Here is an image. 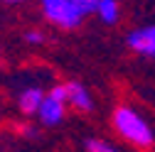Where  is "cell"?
Returning a JSON list of instances; mask_svg holds the SVG:
<instances>
[{
	"label": "cell",
	"instance_id": "8992f818",
	"mask_svg": "<svg viewBox=\"0 0 155 152\" xmlns=\"http://www.w3.org/2000/svg\"><path fill=\"white\" fill-rule=\"evenodd\" d=\"M42 101H45V91L37 88V86H30L17 96V108H20V113H25V116H37Z\"/></svg>",
	"mask_w": 155,
	"mask_h": 152
},
{
	"label": "cell",
	"instance_id": "7a4b0ae2",
	"mask_svg": "<svg viewBox=\"0 0 155 152\" xmlns=\"http://www.w3.org/2000/svg\"><path fill=\"white\" fill-rule=\"evenodd\" d=\"M40 8L47 22H52L59 30H76L86 17L76 0H40Z\"/></svg>",
	"mask_w": 155,
	"mask_h": 152
},
{
	"label": "cell",
	"instance_id": "3957f363",
	"mask_svg": "<svg viewBox=\"0 0 155 152\" xmlns=\"http://www.w3.org/2000/svg\"><path fill=\"white\" fill-rule=\"evenodd\" d=\"M67 91H64V84L62 86H54L52 91L45 93V101L40 106V110H37V118H40L42 125L47 128H54V125H59L67 116Z\"/></svg>",
	"mask_w": 155,
	"mask_h": 152
},
{
	"label": "cell",
	"instance_id": "277c9868",
	"mask_svg": "<svg viewBox=\"0 0 155 152\" xmlns=\"http://www.w3.org/2000/svg\"><path fill=\"white\" fill-rule=\"evenodd\" d=\"M128 47L148 59H155V25H143L128 34Z\"/></svg>",
	"mask_w": 155,
	"mask_h": 152
},
{
	"label": "cell",
	"instance_id": "52a82bcc",
	"mask_svg": "<svg viewBox=\"0 0 155 152\" xmlns=\"http://www.w3.org/2000/svg\"><path fill=\"white\" fill-rule=\"evenodd\" d=\"M94 15L99 17L104 25H116L121 20V3H118V0H99Z\"/></svg>",
	"mask_w": 155,
	"mask_h": 152
},
{
	"label": "cell",
	"instance_id": "6da1fadb",
	"mask_svg": "<svg viewBox=\"0 0 155 152\" xmlns=\"http://www.w3.org/2000/svg\"><path fill=\"white\" fill-rule=\"evenodd\" d=\"M113 128H116V132L126 140V142H130V145H135V147H153V142H155V132H153V128L143 120V116L138 110H133V108H128V106H118L116 108V113H113Z\"/></svg>",
	"mask_w": 155,
	"mask_h": 152
},
{
	"label": "cell",
	"instance_id": "30bf717a",
	"mask_svg": "<svg viewBox=\"0 0 155 152\" xmlns=\"http://www.w3.org/2000/svg\"><path fill=\"white\" fill-rule=\"evenodd\" d=\"M79 8L84 10V15H94L96 12V5H99V0H76Z\"/></svg>",
	"mask_w": 155,
	"mask_h": 152
},
{
	"label": "cell",
	"instance_id": "8fae6325",
	"mask_svg": "<svg viewBox=\"0 0 155 152\" xmlns=\"http://www.w3.org/2000/svg\"><path fill=\"white\" fill-rule=\"evenodd\" d=\"M3 3H10V5H15V3H25V0H3Z\"/></svg>",
	"mask_w": 155,
	"mask_h": 152
},
{
	"label": "cell",
	"instance_id": "5b68a950",
	"mask_svg": "<svg viewBox=\"0 0 155 152\" xmlns=\"http://www.w3.org/2000/svg\"><path fill=\"white\" fill-rule=\"evenodd\" d=\"M64 91H67V103L71 110H79V113H89L94 108V98L84 84L79 81H67L64 84Z\"/></svg>",
	"mask_w": 155,
	"mask_h": 152
},
{
	"label": "cell",
	"instance_id": "9c48e42d",
	"mask_svg": "<svg viewBox=\"0 0 155 152\" xmlns=\"http://www.w3.org/2000/svg\"><path fill=\"white\" fill-rule=\"evenodd\" d=\"M25 42H27V44H42V42H45V34H42L40 30H27V32H25Z\"/></svg>",
	"mask_w": 155,
	"mask_h": 152
},
{
	"label": "cell",
	"instance_id": "ba28073f",
	"mask_svg": "<svg viewBox=\"0 0 155 152\" xmlns=\"http://www.w3.org/2000/svg\"><path fill=\"white\" fill-rule=\"evenodd\" d=\"M86 152H118V147H113V145L106 142V140L91 138V140H86Z\"/></svg>",
	"mask_w": 155,
	"mask_h": 152
}]
</instances>
